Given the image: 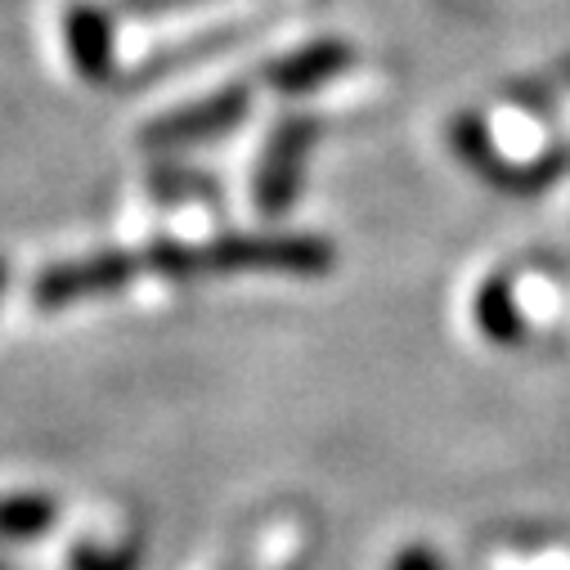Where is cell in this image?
<instances>
[{
	"label": "cell",
	"mask_w": 570,
	"mask_h": 570,
	"mask_svg": "<svg viewBox=\"0 0 570 570\" xmlns=\"http://www.w3.org/2000/svg\"><path fill=\"white\" fill-rule=\"evenodd\" d=\"M311 145V121H283L278 126V139L269 145V158H265V171H261V198H265V212H278V203L293 194V167L297 158L306 154Z\"/></svg>",
	"instance_id": "6da1fadb"
},
{
	"label": "cell",
	"mask_w": 570,
	"mask_h": 570,
	"mask_svg": "<svg viewBox=\"0 0 570 570\" xmlns=\"http://www.w3.org/2000/svg\"><path fill=\"white\" fill-rule=\"evenodd\" d=\"M68 50H72V63L81 77L99 81L108 77V63H112V28L99 10L90 6H77L68 14Z\"/></svg>",
	"instance_id": "7a4b0ae2"
},
{
	"label": "cell",
	"mask_w": 570,
	"mask_h": 570,
	"mask_svg": "<svg viewBox=\"0 0 570 570\" xmlns=\"http://www.w3.org/2000/svg\"><path fill=\"white\" fill-rule=\"evenodd\" d=\"M346 59H351V50H346L342 41H315V46H306V50H293L288 59H278V63L269 68V81H274L278 90H311V86H320L324 77L342 72Z\"/></svg>",
	"instance_id": "3957f363"
},
{
	"label": "cell",
	"mask_w": 570,
	"mask_h": 570,
	"mask_svg": "<svg viewBox=\"0 0 570 570\" xmlns=\"http://www.w3.org/2000/svg\"><path fill=\"white\" fill-rule=\"evenodd\" d=\"M243 112H247V90L234 86V90H220L216 99H207L203 108H189V112L163 121V126L154 130V139H203V135L225 130V126L238 121Z\"/></svg>",
	"instance_id": "277c9868"
},
{
	"label": "cell",
	"mask_w": 570,
	"mask_h": 570,
	"mask_svg": "<svg viewBox=\"0 0 570 570\" xmlns=\"http://www.w3.org/2000/svg\"><path fill=\"white\" fill-rule=\"evenodd\" d=\"M476 320H481V328H485L490 337H499V342H512V337L521 333V315L508 306V297H503L499 283H490V288L481 293V302H476Z\"/></svg>",
	"instance_id": "5b68a950"
},
{
	"label": "cell",
	"mask_w": 570,
	"mask_h": 570,
	"mask_svg": "<svg viewBox=\"0 0 570 570\" xmlns=\"http://www.w3.org/2000/svg\"><path fill=\"white\" fill-rule=\"evenodd\" d=\"M400 570H436V561L426 557V552H413V557H404V561H400Z\"/></svg>",
	"instance_id": "8992f818"
}]
</instances>
